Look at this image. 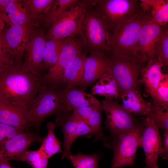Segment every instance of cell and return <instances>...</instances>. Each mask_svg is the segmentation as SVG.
Returning a JSON list of instances; mask_svg holds the SVG:
<instances>
[{
	"mask_svg": "<svg viewBox=\"0 0 168 168\" xmlns=\"http://www.w3.org/2000/svg\"><path fill=\"white\" fill-rule=\"evenodd\" d=\"M162 32L161 26L149 19L146 15L135 51V58L142 63L155 58Z\"/></svg>",
	"mask_w": 168,
	"mask_h": 168,
	"instance_id": "cell-11",
	"label": "cell"
},
{
	"mask_svg": "<svg viewBox=\"0 0 168 168\" xmlns=\"http://www.w3.org/2000/svg\"><path fill=\"white\" fill-rule=\"evenodd\" d=\"M5 23L0 16V33L3 30Z\"/></svg>",
	"mask_w": 168,
	"mask_h": 168,
	"instance_id": "cell-41",
	"label": "cell"
},
{
	"mask_svg": "<svg viewBox=\"0 0 168 168\" xmlns=\"http://www.w3.org/2000/svg\"><path fill=\"white\" fill-rule=\"evenodd\" d=\"M152 102L168 110V75L165 74L152 97Z\"/></svg>",
	"mask_w": 168,
	"mask_h": 168,
	"instance_id": "cell-32",
	"label": "cell"
},
{
	"mask_svg": "<svg viewBox=\"0 0 168 168\" xmlns=\"http://www.w3.org/2000/svg\"><path fill=\"white\" fill-rule=\"evenodd\" d=\"M94 1L79 0L51 25L45 34L46 39H65L79 34L87 9Z\"/></svg>",
	"mask_w": 168,
	"mask_h": 168,
	"instance_id": "cell-7",
	"label": "cell"
},
{
	"mask_svg": "<svg viewBox=\"0 0 168 168\" xmlns=\"http://www.w3.org/2000/svg\"><path fill=\"white\" fill-rule=\"evenodd\" d=\"M103 108L101 104L78 108L72 110V113L85 122L93 134L96 135L94 141L102 140L104 145L111 148L109 139L103 133L101 128V114Z\"/></svg>",
	"mask_w": 168,
	"mask_h": 168,
	"instance_id": "cell-19",
	"label": "cell"
},
{
	"mask_svg": "<svg viewBox=\"0 0 168 168\" xmlns=\"http://www.w3.org/2000/svg\"><path fill=\"white\" fill-rule=\"evenodd\" d=\"M24 130L0 123V144L7 141Z\"/></svg>",
	"mask_w": 168,
	"mask_h": 168,
	"instance_id": "cell-37",
	"label": "cell"
},
{
	"mask_svg": "<svg viewBox=\"0 0 168 168\" xmlns=\"http://www.w3.org/2000/svg\"><path fill=\"white\" fill-rule=\"evenodd\" d=\"M111 74L115 80L121 93L138 89L142 63L131 58L110 55Z\"/></svg>",
	"mask_w": 168,
	"mask_h": 168,
	"instance_id": "cell-8",
	"label": "cell"
},
{
	"mask_svg": "<svg viewBox=\"0 0 168 168\" xmlns=\"http://www.w3.org/2000/svg\"><path fill=\"white\" fill-rule=\"evenodd\" d=\"M3 31L0 33V71L11 64L15 60L4 37Z\"/></svg>",
	"mask_w": 168,
	"mask_h": 168,
	"instance_id": "cell-36",
	"label": "cell"
},
{
	"mask_svg": "<svg viewBox=\"0 0 168 168\" xmlns=\"http://www.w3.org/2000/svg\"><path fill=\"white\" fill-rule=\"evenodd\" d=\"M33 23L15 25L3 31L4 37L16 60H22L27 44L34 30Z\"/></svg>",
	"mask_w": 168,
	"mask_h": 168,
	"instance_id": "cell-16",
	"label": "cell"
},
{
	"mask_svg": "<svg viewBox=\"0 0 168 168\" xmlns=\"http://www.w3.org/2000/svg\"><path fill=\"white\" fill-rule=\"evenodd\" d=\"M42 77L24 68L22 60H15L0 71V97L8 102H19L29 109L43 84Z\"/></svg>",
	"mask_w": 168,
	"mask_h": 168,
	"instance_id": "cell-1",
	"label": "cell"
},
{
	"mask_svg": "<svg viewBox=\"0 0 168 168\" xmlns=\"http://www.w3.org/2000/svg\"><path fill=\"white\" fill-rule=\"evenodd\" d=\"M61 91L64 113L67 115L76 108L100 104L91 94L75 87L62 88Z\"/></svg>",
	"mask_w": 168,
	"mask_h": 168,
	"instance_id": "cell-20",
	"label": "cell"
},
{
	"mask_svg": "<svg viewBox=\"0 0 168 168\" xmlns=\"http://www.w3.org/2000/svg\"><path fill=\"white\" fill-rule=\"evenodd\" d=\"M54 0H23L22 2L26 6L34 22L39 23L42 16L46 12Z\"/></svg>",
	"mask_w": 168,
	"mask_h": 168,
	"instance_id": "cell-29",
	"label": "cell"
},
{
	"mask_svg": "<svg viewBox=\"0 0 168 168\" xmlns=\"http://www.w3.org/2000/svg\"><path fill=\"white\" fill-rule=\"evenodd\" d=\"M124 108L131 113L139 116L148 114L151 102L145 100L138 89H133L122 93L120 97Z\"/></svg>",
	"mask_w": 168,
	"mask_h": 168,
	"instance_id": "cell-24",
	"label": "cell"
},
{
	"mask_svg": "<svg viewBox=\"0 0 168 168\" xmlns=\"http://www.w3.org/2000/svg\"><path fill=\"white\" fill-rule=\"evenodd\" d=\"M140 0H95L93 7L111 30L142 11Z\"/></svg>",
	"mask_w": 168,
	"mask_h": 168,
	"instance_id": "cell-5",
	"label": "cell"
},
{
	"mask_svg": "<svg viewBox=\"0 0 168 168\" xmlns=\"http://www.w3.org/2000/svg\"><path fill=\"white\" fill-rule=\"evenodd\" d=\"M29 107L19 102L0 100V123L24 129L31 124Z\"/></svg>",
	"mask_w": 168,
	"mask_h": 168,
	"instance_id": "cell-17",
	"label": "cell"
},
{
	"mask_svg": "<svg viewBox=\"0 0 168 168\" xmlns=\"http://www.w3.org/2000/svg\"><path fill=\"white\" fill-rule=\"evenodd\" d=\"M46 40L44 31L35 29L27 46L23 62L25 68L40 77L43 76L42 63Z\"/></svg>",
	"mask_w": 168,
	"mask_h": 168,
	"instance_id": "cell-15",
	"label": "cell"
},
{
	"mask_svg": "<svg viewBox=\"0 0 168 168\" xmlns=\"http://www.w3.org/2000/svg\"><path fill=\"white\" fill-rule=\"evenodd\" d=\"M2 100L0 97V100Z\"/></svg>",
	"mask_w": 168,
	"mask_h": 168,
	"instance_id": "cell-42",
	"label": "cell"
},
{
	"mask_svg": "<svg viewBox=\"0 0 168 168\" xmlns=\"http://www.w3.org/2000/svg\"><path fill=\"white\" fill-rule=\"evenodd\" d=\"M146 15V13L142 11L121 25L111 30L110 55L135 58V51L142 24Z\"/></svg>",
	"mask_w": 168,
	"mask_h": 168,
	"instance_id": "cell-3",
	"label": "cell"
},
{
	"mask_svg": "<svg viewBox=\"0 0 168 168\" xmlns=\"http://www.w3.org/2000/svg\"><path fill=\"white\" fill-rule=\"evenodd\" d=\"M147 18L161 26L167 25L168 22V1L152 7L147 14Z\"/></svg>",
	"mask_w": 168,
	"mask_h": 168,
	"instance_id": "cell-33",
	"label": "cell"
},
{
	"mask_svg": "<svg viewBox=\"0 0 168 168\" xmlns=\"http://www.w3.org/2000/svg\"><path fill=\"white\" fill-rule=\"evenodd\" d=\"M38 134L22 131L7 141L0 144V162L11 160L20 161L34 142H42Z\"/></svg>",
	"mask_w": 168,
	"mask_h": 168,
	"instance_id": "cell-14",
	"label": "cell"
},
{
	"mask_svg": "<svg viewBox=\"0 0 168 168\" xmlns=\"http://www.w3.org/2000/svg\"><path fill=\"white\" fill-rule=\"evenodd\" d=\"M145 125L141 138V147L144 150L146 166L144 168H159L158 156L163 147L159 128L151 119L143 118Z\"/></svg>",
	"mask_w": 168,
	"mask_h": 168,
	"instance_id": "cell-12",
	"label": "cell"
},
{
	"mask_svg": "<svg viewBox=\"0 0 168 168\" xmlns=\"http://www.w3.org/2000/svg\"><path fill=\"white\" fill-rule=\"evenodd\" d=\"M146 117L152 119L158 128L168 130V110L152 102Z\"/></svg>",
	"mask_w": 168,
	"mask_h": 168,
	"instance_id": "cell-30",
	"label": "cell"
},
{
	"mask_svg": "<svg viewBox=\"0 0 168 168\" xmlns=\"http://www.w3.org/2000/svg\"><path fill=\"white\" fill-rule=\"evenodd\" d=\"M55 126L52 122L47 124L48 133L46 137L42 141V144L39 150L49 159L58 152H62L60 142L54 133Z\"/></svg>",
	"mask_w": 168,
	"mask_h": 168,
	"instance_id": "cell-28",
	"label": "cell"
},
{
	"mask_svg": "<svg viewBox=\"0 0 168 168\" xmlns=\"http://www.w3.org/2000/svg\"><path fill=\"white\" fill-rule=\"evenodd\" d=\"M100 156L99 154L86 155L79 153L70 154L68 159L71 161L74 168H97Z\"/></svg>",
	"mask_w": 168,
	"mask_h": 168,
	"instance_id": "cell-31",
	"label": "cell"
},
{
	"mask_svg": "<svg viewBox=\"0 0 168 168\" xmlns=\"http://www.w3.org/2000/svg\"><path fill=\"white\" fill-rule=\"evenodd\" d=\"M101 105L106 116V128L109 129L114 138L134 128L139 121L122 104L112 99L106 98Z\"/></svg>",
	"mask_w": 168,
	"mask_h": 168,
	"instance_id": "cell-10",
	"label": "cell"
},
{
	"mask_svg": "<svg viewBox=\"0 0 168 168\" xmlns=\"http://www.w3.org/2000/svg\"><path fill=\"white\" fill-rule=\"evenodd\" d=\"M0 168H14L10 166L9 161L0 162Z\"/></svg>",
	"mask_w": 168,
	"mask_h": 168,
	"instance_id": "cell-40",
	"label": "cell"
},
{
	"mask_svg": "<svg viewBox=\"0 0 168 168\" xmlns=\"http://www.w3.org/2000/svg\"><path fill=\"white\" fill-rule=\"evenodd\" d=\"M94 1L87 9L79 34L84 49L90 53L101 52L110 55L111 29L94 8Z\"/></svg>",
	"mask_w": 168,
	"mask_h": 168,
	"instance_id": "cell-2",
	"label": "cell"
},
{
	"mask_svg": "<svg viewBox=\"0 0 168 168\" xmlns=\"http://www.w3.org/2000/svg\"><path fill=\"white\" fill-rule=\"evenodd\" d=\"M15 0H0V12H2L10 3Z\"/></svg>",
	"mask_w": 168,
	"mask_h": 168,
	"instance_id": "cell-39",
	"label": "cell"
},
{
	"mask_svg": "<svg viewBox=\"0 0 168 168\" xmlns=\"http://www.w3.org/2000/svg\"><path fill=\"white\" fill-rule=\"evenodd\" d=\"M161 27L162 34L157 47L155 58L162 63L163 67H166L168 64V29L167 25Z\"/></svg>",
	"mask_w": 168,
	"mask_h": 168,
	"instance_id": "cell-35",
	"label": "cell"
},
{
	"mask_svg": "<svg viewBox=\"0 0 168 168\" xmlns=\"http://www.w3.org/2000/svg\"><path fill=\"white\" fill-rule=\"evenodd\" d=\"M91 94L110 99H117L120 96L117 84L111 74H105L99 78L92 88Z\"/></svg>",
	"mask_w": 168,
	"mask_h": 168,
	"instance_id": "cell-26",
	"label": "cell"
},
{
	"mask_svg": "<svg viewBox=\"0 0 168 168\" xmlns=\"http://www.w3.org/2000/svg\"><path fill=\"white\" fill-rule=\"evenodd\" d=\"M79 1L54 0L47 11L40 19L39 23H41L45 27L49 29L57 19L76 4Z\"/></svg>",
	"mask_w": 168,
	"mask_h": 168,
	"instance_id": "cell-25",
	"label": "cell"
},
{
	"mask_svg": "<svg viewBox=\"0 0 168 168\" xmlns=\"http://www.w3.org/2000/svg\"><path fill=\"white\" fill-rule=\"evenodd\" d=\"M64 134L63 151L62 159H68L71 145L78 137L82 135L91 137L93 132L86 123L73 113L60 125Z\"/></svg>",
	"mask_w": 168,
	"mask_h": 168,
	"instance_id": "cell-18",
	"label": "cell"
},
{
	"mask_svg": "<svg viewBox=\"0 0 168 168\" xmlns=\"http://www.w3.org/2000/svg\"><path fill=\"white\" fill-rule=\"evenodd\" d=\"M163 135L164 146L160 155L162 158L166 160L168 158V130H164Z\"/></svg>",
	"mask_w": 168,
	"mask_h": 168,
	"instance_id": "cell-38",
	"label": "cell"
},
{
	"mask_svg": "<svg viewBox=\"0 0 168 168\" xmlns=\"http://www.w3.org/2000/svg\"><path fill=\"white\" fill-rule=\"evenodd\" d=\"M110 55L101 52L90 53L85 60L82 80L79 86L84 91L105 74H111Z\"/></svg>",
	"mask_w": 168,
	"mask_h": 168,
	"instance_id": "cell-13",
	"label": "cell"
},
{
	"mask_svg": "<svg viewBox=\"0 0 168 168\" xmlns=\"http://www.w3.org/2000/svg\"><path fill=\"white\" fill-rule=\"evenodd\" d=\"M62 88L42 84L29 109L31 124L39 128L42 122L51 115L57 114L58 117H64Z\"/></svg>",
	"mask_w": 168,
	"mask_h": 168,
	"instance_id": "cell-4",
	"label": "cell"
},
{
	"mask_svg": "<svg viewBox=\"0 0 168 168\" xmlns=\"http://www.w3.org/2000/svg\"><path fill=\"white\" fill-rule=\"evenodd\" d=\"M65 39L50 38L46 40L42 61V72L48 71L56 64Z\"/></svg>",
	"mask_w": 168,
	"mask_h": 168,
	"instance_id": "cell-27",
	"label": "cell"
},
{
	"mask_svg": "<svg viewBox=\"0 0 168 168\" xmlns=\"http://www.w3.org/2000/svg\"><path fill=\"white\" fill-rule=\"evenodd\" d=\"M86 56V53L82 51L65 69L61 78V87H75L80 85L82 80L84 63Z\"/></svg>",
	"mask_w": 168,
	"mask_h": 168,
	"instance_id": "cell-22",
	"label": "cell"
},
{
	"mask_svg": "<svg viewBox=\"0 0 168 168\" xmlns=\"http://www.w3.org/2000/svg\"><path fill=\"white\" fill-rule=\"evenodd\" d=\"M49 159L38 150L36 151L27 150L20 161L26 162L32 168H47Z\"/></svg>",
	"mask_w": 168,
	"mask_h": 168,
	"instance_id": "cell-34",
	"label": "cell"
},
{
	"mask_svg": "<svg viewBox=\"0 0 168 168\" xmlns=\"http://www.w3.org/2000/svg\"><path fill=\"white\" fill-rule=\"evenodd\" d=\"M163 67L162 63L154 58L148 61L147 65L143 67L141 70L139 82L143 84L146 91L151 97L165 74L162 72Z\"/></svg>",
	"mask_w": 168,
	"mask_h": 168,
	"instance_id": "cell-21",
	"label": "cell"
},
{
	"mask_svg": "<svg viewBox=\"0 0 168 168\" xmlns=\"http://www.w3.org/2000/svg\"><path fill=\"white\" fill-rule=\"evenodd\" d=\"M84 48L83 40L80 34L66 38L56 64L43 76V83L50 86L60 87V80L63 71L80 54Z\"/></svg>",
	"mask_w": 168,
	"mask_h": 168,
	"instance_id": "cell-9",
	"label": "cell"
},
{
	"mask_svg": "<svg viewBox=\"0 0 168 168\" xmlns=\"http://www.w3.org/2000/svg\"><path fill=\"white\" fill-rule=\"evenodd\" d=\"M143 119L136 126L114 138L111 148L114 150L111 168H120L133 166L134 163L136 151L141 147V138L144 128Z\"/></svg>",
	"mask_w": 168,
	"mask_h": 168,
	"instance_id": "cell-6",
	"label": "cell"
},
{
	"mask_svg": "<svg viewBox=\"0 0 168 168\" xmlns=\"http://www.w3.org/2000/svg\"><path fill=\"white\" fill-rule=\"evenodd\" d=\"M0 16L10 26L33 23L31 18L22 0H15L0 12Z\"/></svg>",
	"mask_w": 168,
	"mask_h": 168,
	"instance_id": "cell-23",
	"label": "cell"
}]
</instances>
